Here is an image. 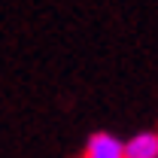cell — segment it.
<instances>
[{"mask_svg": "<svg viewBox=\"0 0 158 158\" xmlns=\"http://www.w3.org/2000/svg\"><path fill=\"white\" fill-rule=\"evenodd\" d=\"M122 149H125V146H118L116 137H110V134L98 131V134H91L88 146H85V152H82L79 158H122Z\"/></svg>", "mask_w": 158, "mask_h": 158, "instance_id": "obj_1", "label": "cell"}, {"mask_svg": "<svg viewBox=\"0 0 158 158\" xmlns=\"http://www.w3.org/2000/svg\"><path fill=\"white\" fill-rule=\"evenodd\" d=\"M122 158H158V134H137L122 149Z\"/></svg>", "mask_w": 158, "mask_h": 158, "instance_id": "obj_2", "label": "cell"}]
</instances>
